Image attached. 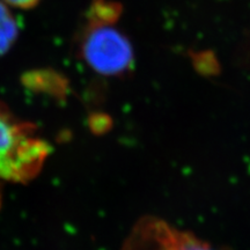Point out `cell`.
Masks as SVG:
<instances>
[{
  "label": "cell",
  "mask_w": 250,
  "mask_h": 250,
  "mask_svg": "<svg viewBox=\"0 0 250 250\" xmlns=\"http://www.w3.org/2000/svg\"><path fill=\"white\" fill-rule=\"evenodd\" d=\"M49 153L33 124L20 121L0 103V180L26 182L36 176Z\"/></svg>",
  "instance_id": "cell-1"
},
{
  "label": "cell",
  "mask_w": 250,
  "mask_h": 250,
  "mask_svg": "<svg viewBox=\"0 0 250 250\" xmlns=\"http://www.w3.org/2000/svg\"><path fill=\"white\" fill-rule=\"evenodd\" d=\"M79 54L90 68L102 76L127 74L134 64L129 39L111 26L86 24L79 37Z\"/></svg>",
  "instance_id": "cell-2"
},
{
  "label": "cell",
  "mask_w": 250,
  "mask_h": 250,
  "mask_svg": "<svg viewBox=\"0 0 250 250\" xmlns=\"http://www.w3.org/2000/svg\"><path fill=\"white\" fill-rule=\"evenodd\" d=\"M122 5L112 0H92L86 13L87 24L111 26L121 18Z\"/></svg>",
  "instance_id": "cell-3"
},
{
  "label": "cell",
  "mask_w": 250,
  "mask_h": 250,
  "mask_svg": "<svg viewBox=\"0 0 250 250\" xmlns=\"http://www.w3.org/2000/svg\"><path fill=\"white\" fill-rule=\"evenodd\" d=\"M19 37V23L7 5L0 0V56H4L14 45Z\"/></svg>",
  "instance_id": "cell-4"
},
{
  "label": "cell",
  "mask_w": 250,
  "mask_h": 250,
  "mask_svg": "<svg viewBox=\"0 0 250 250\" xmlns=\"http://www.w3.org/2000/svg\"><path fill=\"white\" fill-rule=\"evenodd\" d=\"M193 65L203 73H215L219 70L217 58L212 51H201L191 54Z\"/></svg>",
  "instance_id": "cell-5"
},
{
  "label": "cell",
  "mask_w": 250,
  "mask_h": 250,
  "mask_svg": "<svg viewBox=\"0 0 250 250\" xmlns=\"http://www.w3.org/2000/svg\"><path fill=\"white\" fill-rule=\"evenodd\" d=\"M169 250H214L208 246L184 234H175Z\"/></svg>",
  "instance_id": "cell-6"
},
{
  "label": "cell",
  "mask_w": 250,
  "mask_h": 250,
  "mask_svg": "<svg viewBox=\"0 0 250 250\" xmlns=\"http://www.w3.org/2000/svg\"><path fill=\"white\" fill-rule=\"evenodd\" d=\"M6 5H11L13 7L21 9H30L40 4L41 0H2Z\"/></svg>",
  "instance_id": "cell-7"
}]
</instances>
